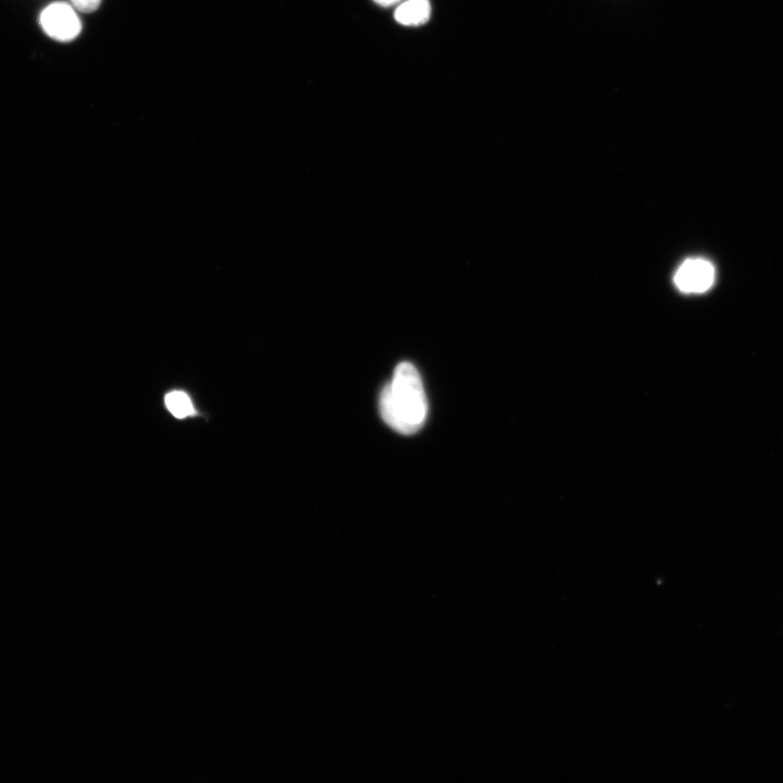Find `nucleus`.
<instances>
[{
  "label": "nucleus",
  "mask_w": 783,
  "mask_h": 783,
  "mask_svg": "<svg viewBox=\"0 0 783 783\" xmlns=\"http://www.w3.org/2000/svg\"><path fill=\"white\" fill-rule=\"evenodd\" d=\"M714 277L716 270L710 261L704 258H689L679 266L673 281L683 293L701 294L711 288Z\"/></svg>",
  "instance_id": "3"
},
{
  "label": "nucleus",
  "mask_w": 783,
  "mask_h": 783,
  "mask_svg": "<svg viewBox=\"0 0 783 783\" xmlns=\"http://www.w3.org/2000/svg\"><path fill=\"white\" fill-rule=\"evenodd\" d=\"M70 2L77 11L90 13L99 8L101 0H70Z\"/></svg>",
  "instance_id": "6"
},
{
  "label": "nucleus",
  "mask_w": 783,
  "mask_h": 783,
  "mask_svg": "<svg viewBox=\"0 0 783 783\" xmlns=\"http://www.w3.org/2000/svg\"><path fill=\"white\" fill-rule=\"evenodd\" d=\"M39 24L50 38L61 42L72 41L82 29L76 9L62 1L47 5L39 14Z\"/></svg>",
  "instance_id": "2"
},
{
  "label": "nucleus",
  "mask_w": 783,
  "mask_h": 783,
  "mask_svg": "<svg viewBox=\"0 0 783 783\" xmlns=\"http://www.w3.org/2000/svg\"><path fill=\"white\" fill-rule=\"evenodd\" d=\"M431 14L428 0H407L395 11V18L402 25H421L427 22Z\"/></svg>",
  "instance_id": "4"
},
{
  "label": "nucleus",
  "mask_w": 783,
  "mask_h": 783,
  "mask_svg": "<svg viewBox=\"0 0 783 783\" xmlns=\"http://www.w3.org/2000/svg\"><path fill=\"white\" fill-rule=\"evenodd\" d=\"M378 407L384 422L398 433L409 435L422 427L427 402L413 364L401 362L396 366L391 380L381 391Z\"/></svg>",
  "instance_id": "1"
},
{
  "label": "nucleus",
  "mask_w": 783,
  "mask_h": 783,
  "mask_svg": "<svg viewBox=\"0 0 783 783\" xmlns=\"http://www.w3.org/2000/svg\"><path fill=\"white\" fill-rule=\"evenodd\" d=\"M165 405L173 415L178 419L185 418L194 412L188 396L183 391H171L165 396Z\"/></svg>",
  "instance_id": "5"
},
{
  "label": "nucleus",
  "mask_w": 783,
  "mask_h": 783,
  "mask_svg": "<svg viewBox=\"0 0 783 783\" xmlns=\"http://www.w3.org/2000/svg\"><path fill=\"white\" fill-rule=\"evenodd\" d=\"M373 1L382 7H389L391 4L397 3L399 0H373Z\"/></svg>",
  "instance_id": "7"
}]
</instances>
